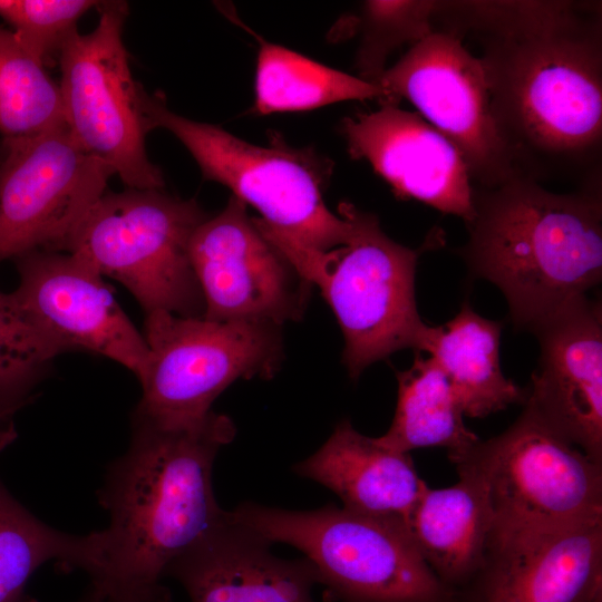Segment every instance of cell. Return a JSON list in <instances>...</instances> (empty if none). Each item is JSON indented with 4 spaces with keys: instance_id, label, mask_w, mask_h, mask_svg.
Returning a JSON list of instances; mask_svg holds the SVG:
<instances>
[{
    "instance_id": "23",
    "label": "cell",
    "mask_w": 602,
    "mask_h": 602,
    "mask_svg": "<svg viewBox=\"0 0 602 602\" xmlns=\"http://www.w3.org/2000/svg\"><path fill=\"white\" fill-rule=\"evenodd\" d=\"M100 533L60 532L32 515L0 480V602H31L25 588L46 562L79 569L94 577L101 563Z\"/></svg>"
},
{
    "instance_id": "9",
    "label": "cell",
    "mask_w": 602,
    "mask_h": 602,
    "mask_svg": "<svg viewBox=\"0 0 602 602\" xmlns=\"http://www.w3.org/2000/svg\"><path fill=\"white\" fill-rule=\"evenodd\" d=\"M144 330L148 355L135 410L158 419L205 416L235 380L271 379L283 362L281 327L273 323L154 311L146 313Z\"/></svg>"
},
{
    "instance_id": "6",
    "label": "cell",
    "mask_w": 602,
    "mask_h": 602,
    "mask_svg": "<svg viewBox=\"0 0 602 602\" xmlns=\"http://www.w3.org/2000/svg\"><path fill=\"white\" fill-rule=\"evenodd\" d=\"M149 130L171 132L191 153L206 181L217 182L261 214L268 232L304 247L328 251L347 242L349 221L326 205L323 192L333 164L312 148L273 139L270 146L245 142L225 129L172 111L164 95L143 89Z\"/></svg>"
},
{
    "instance_id": "18",
    "label": "cell",
    "mask_w": 602,
    "mask_h": 602,
    "mask_svg": "<svg viewBox=\"0 0 602 602\" xmlns=\"http://www.w3.org/2000/svg\"><path fill=\"white\" fill-rule=\"evenodd\" d=\"M266 540L225 518L166 569L191 602H315V570L303 557L283 560Z\"/></svg>"
},
{
    "instance_id": "2",
    "label": "cell",
    "mask_w": 602,
    "mask_h": 602,
    "mask_svg": "<svg viewBox=\"0 0 602 602\" xmlns=\"http://www.w3.org/2000/svg\"><path fill=\"white\" fill-rule=\"evenodd\" d=\"M235 433L232 419L213 410L187 420L133 411L129 447L109 465L98 495L109 524L91 588L126 602H172L161 584L167 566L226 516L212 470Z\"/></svg>"
},
{
    "instance_id": "12",
    "label": "cell",
    "mask_w": 602,
    "mask_h": 602,
    "mask_svg": "<svg viewBox=\"0 0 602 602\" xmlns=\"http://www.w3.org/2000/svg\"><path fill=\"white\" fill-rule=\"evenodd\" d=\"M115 174L67 125L0 148V262L35 250L64 251Z\"/></svg>"
},
{
    "instance_id": "27",
    "label": "cell",
    "mask_w": 602,
    "mask_h": 602,
    "mask_svg": "<svg viewBox=\"0 0 602 602\" xmlns=\"http://www.w3.org/2000/svg\"><path fill=\"white\" fill-rule=\"evenodd\" d=\"M97 4L91 0H0V17L22 46L48 67L77 30L79 18Z\"/></svg>"
},
{
    "instance_id": "21",
    "label": "cell",
    "mask_w": 602,
    "mask_h": 602,
    "mask_svg": "<svg viewBox=\"0 0 602 602\" xmlns=\"http://www.w3.org/2000/svg\"><path fill=\"white\" fill-rule=\"evenodd\" d=\"M502 323L476 313L469 304L440 326H428L416 351L428 352L445 373L465 416L483 418L524 404L526 391L501 368Z\"/></svg>"
},
{
    "instance_id": "30",
    "label": "cell",
    "mask_w": 602,
    "mask_h": 602,
    "mask_svg": "<svg viewBox=\"0 0 602 602\" xmlns=\"http://www.w3.org/2000/svg\"><path fill=\"white\" fill-rule=\"evenodd\" d=\"M78 602H125L123 600L109 596L94 588H90L88 593Z\"/></svg>"
},
{
    "instance_id": "4",
    "label": "cell",
    "mask_w": 602,
    "mask_h": 602,
    "mask_svg": "<svg viewBox=\"0 0 602 602\" xmlns=\"http://www.w3.org/2000/svg\"><path fill=\"white\" fill-rule=\"evenodd\" d=\"M338 213L349 221L350 235L328 251L259 229L319 288L343 334L342 362L356 380L396 351L418 349L427 324L416 305V266L423 252L443 244V234L434 230L420 247L410 249L390 239L372 213L352 203H340Z\"/></svg>"
},
{
    "instance_id": "16",
    "label": "cell",
    "mask_w": 602,
    "mask_h": 602,
    "mask_svg": "<svg viewBox=\"0 0 602 602\" xmlns=\"http://www.w3.org/2000/svg\"><path fill=\"white\" fill-rule=\"evenodd\" d=\"M533 333L540 359L526 390L531 407L559 435L602 465V314L584 297Z\"/></svg>"
},
{
    "instance_id": "11",
    "label": "cell",
    "mask_w": 602,
    "mask_h": 602,
    "mask_svg": "<svg viewBox=\"0 0 602 602\" xmlns=\"http://www.w3.org/2000/svg\"><path fill=\"white\" fill-rule=\"evenodd\" d=\"M383 104L409 100L462 155L474 186L491 188L516 175L497 126L483 65L458 33L435 28L385 70Z\"/></svg>"
},
{
    "instance_id": "29",
    "label": "cell",
    "mask_w": 602,
    "mask_h": 602,
    "mask_svg": "<svg viewBox=\"0 0 602 602\" xmlns=\"http://www.w3.org/2000/svg\"><path fill=\"white\" fill-rule=\"evenodd\" d=\"M27 402L28 399L18 392L0 390V453L16 438L13 416Z\"/></svg>"
},
{
    "instance_id": "7",
    "label": "cell",
    "mask_w": 602,
    "mask_h": 602,
    "mask_svg": "<svg viewBox=\"0 0 602 602\" xmlns=\"http://www.w3.org/2000/svg\"><path fill=\"white\" fill-rule=\"evenodd\" d=\"M206 217L194 200L163 188L104 193L62 252L119 281L146 313L202 318L205 304L190 243Z\"/></svg>"
},
{
    "instance_id": "26",
    "label": "cell",
    "mask_w": 602,
    "mask_h": 602,
    "mask_svg": "<svg viewBox=\"0 0 602 602\" xmlns=\"http://www.w3.org/2000/svg\"><path fill=\"white\" fill-rule=\"evenodd\" d=\"M436 0L366 1L355 19L360 35L356 66L361 79L378 86L388 57L434 29Z\"/></svg>"
},
{
    "instance_id": "19",
    "label": "cell",
    "mask_w": 602,
    "mask_h": 602,
    "mask_svg": "<svg viewBox=\"0 0 602 602\" xmlns=\"http://www.w3.org/2000/svg\"><path fill=\"white\" fill-rule=\"evenodd\" d=\"M293 469L332 491L349 511L405 523L427 487L409 453L380 445L356 430L348 419Z\"/></svg>"
},
{
    "instance_id": "24",
    "label": "cell",
    "mask_w": 602,
    "mask_h": 602,
    "mask_svg": "<svg viewBox=\"0 0 602 602\" xmlns=\"http://www.w3.org/2000/svg\"><path fill=\"white\" fill-rule=\"evenodd\" d=\"M382 88L285 47L261 41L255 68L254 111H304L347 101H385Z\"/></svg>"
},
{
    "instance_id": "20",
    "label": "cell",
    "mask_w": 602,
    "mask_h": 602,
    "mask_svg": "<svg viewBox=\"0 0 602 602\" xmlns=\"http://www.w3.org/2000/svg\"><path fill=\"white\" fill-rule=\"evenodd\" d=\"M426 563L455 591L475 580L485 565L492 521L484 496L468 478L444 488L428 485L406 520Z\"/></svg>"
},
{
    "instance_id": "17",
    "label": "cell",
    "mask_w": 602,
    "mask_h": 602,
    "mask_svg": "<svg viewBox=\"0 0 602 602\" xmlns=\"http://www.w3.org/2000/svg\"><path fill=\"white\" fill-rule=\"evenodd\" d=\"M602 516L493 538L477 602H576L601 583Z\"/></svg>"
},
{
    "instance_id": "5",
    "label": "cell",
    "mask_w": 602,
    "mask_h": 602,
    "mask_svg": "<svg viewBox=\"0 0 602 602\" xmlns=\"http://www.w3.org/2000/svg\"><path fill=\"white\" fill-rule=\"evenodd\" d=\"M230 516L271 544L301 551L327 602H459L430 570L401 520L333 504L289 511L250 502Z\"/></svg>"
},
{
    "instance_id": "8",
    "label": "cell",
    "mask_w": 602,
    "mask_h": 602,
    "mask_svg": "<svg viewBox=\"0 0 602 602\" xmlns=\"http://www.w3.org/2000/svg\"><path fill=\"white\" fill-rule=\"evenodd\" d=\"M448 457L482 492L491 541L602 516V465L525 404L505 431Z\"/></svg>"
},
{
    "instance_id": "28",
    "label": "cell",
    "mask_w": 602,
    "mask_h": 602,
    "mask_svg": "<svg viewBox=\"0 0 602 602\" xmlns=\"http://www.w3.org/2000/svg\"><path fill=\"white\" fill-rule=\"evenodd\" d=\"M62 350L25 314L12 293L0 290V375L35 383Z\"/></svg>"
},
{
    "instance_id": "31",
    "label": "cell",
    "mask_w": 602,
    "mask_h": 602,
    "mask_svg": "<svg viewBox=\"0 0 602 602\" xmlns=\"http://www.w3.org/2000/svg\"><path fill=\"white\" fill-rule=\"evenodd\" d=\"M576 602H602V582L596 584Z\"/></svg>"
},
{
    "instance_id": "25",
    "label": "cell",
    "mask_w": 602,
    "mask_h": 602,
    "mask_svg": "<svg viewBox=\"0 0 602 602\" xmlns=\"http://www.w3.org/2000/svg\"><path fill=\"white\" fill-rule=\"evenodd\" d=\"M66 125L59 85L18 40L0 27V134L36 136Z\"/></svg>"
},
{
    "instance_id": "13",
    "label": "cell",
    "mask_w": 602,
    "mask_h": 602,
    "mask_svg": "<svg viewBox=\"0 0 602 602\" xmlns=\"http://www.w3.org/2000/svg\"><path fill=\"white\" fill-rule=\"evenodd\" d=\"M190 256L207 320L281 327L300 320L307 310L312 284L263 234L249 216L246 204L233 195L217 215L197 226Z\"/></svg>"
},
{
    "instance_id": "1",
    "label": "cell",
    "mask_w": 602,
    "mask_h": 602,
    "mask_svg": "<svg viewBox=\"0 0 602 602\" xmlns=\"http://www.w3.org/2000/svg\"><path fill=\"white\" fill-rule=\"evenodd\" d=\"M434 23L480 46L494 116L520 174L601 177V2L438 0Z\"/></svg>"
},
{
    "instance_id": "14",
    "label": "cell",
    "mask_w": 602,
    "mask_h": 602,
    "mask_svg": "<svg viewBox=\"0 0 602 602\" xmlns=\"http://www.w3.org/2000/svg\"><path fill=\"white\" fill-rule=\"evenodd\" d=\"M14 261L19 272L18 288L11 292L14 300L62 352L90 351L142 376L148 355L144 336L96 269L61 251L35 250Z\"/></svg>"
},
{
    "instance_id": "22",
    "label": "cell",
    "mask_w": 602,
    "mask_h": 602,
    "mask_svg": "<svg viewBox=\"0 0 602 602\" xmlns=\"http://www.w3.org/2000/svg\"><path fill=\"white\" fill-rule=\"evenodd\" d=\"M412 365L398 371V398L389 429L376 440L390 449L410 453L443 447L448 455L462 453L479 438L464 423V411L441 369L421 352Z\"/></svg>"
},
{
    "instance_id": "32",
    "label": "cell",
    "mask_w": 602,
    "mask_h": 602,
    "mask_svg": "<svg viewBox=\"0 0 602 602\" xmlns=\"http://www.w3.org/2000/svg\"><path fill=\"white\" fill-rule=\"evenodd\" d=\"M14 382H22V381H11V380H8V379L3 378V377L0 375V386L7 385V383H14ZM28 383H30V382H28Z\"/></svg>"
},
{
    "instance_id": "3",
    "label": "cell",
    "mask_w": 602,
    "mask_h": 602,
    "mask_svg": "<svg viewBox=\"0 0 602 602\" xmlns=\"http://www.w3.org/2000/svg\"><path fill=\"white\" fill-rule=\"evenodd\" d=\"M473 198L460 254L474 276L502 291L518 329L533 332L601 281V177L556 193L516 175L491 188L473 185Z\"/></svg>"
},
{
    "instance_id": "10",
    "label": "cell",
    "mask_w": 602,
    "mask_h": 602,
    "mask_svg": "<svg viewBox=\"0 0 602 602\" xmlns=\"http://www.w3.org/2000/svg\"><path fill=\"white\" fill-rule=\"evenodd\" d=\"M97 8L96 28L86 35L72 32L58 58L67 128L127 187L163 188V173L145 149L149 129L142 106L144 88L132 76L123 42L128 4L103 1Z\"/></svg>"
},
{
    "instance_id": "15",
    "label": "cell",
    "mask_w": 602,
    "mask_h": 602,
    "mask_svg": "<svg viewBox=\"0 0 602 602\" xmlns=\"http://www.w3.org/2000/svg\"><path fill=\"white\" fill-rule=\"evenodd\" d=\"M349 155L363 159L400 198L469 223L473 183L457 148L417 113L383 104L341 122Z\"/></svg>"
}]
</instances>
